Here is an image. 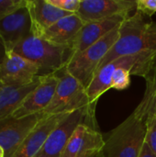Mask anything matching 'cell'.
Masks as SVG:
<instances>
[{
	"label": "cell",
	"instance_id": "obj_28",
	"mask_svg": "<svg viewBox=\"0 0 156 157\" xmlns=\"http://www.w3.org/2000/svg\"><path fill=\"white\" fill-rule=\"evenodd\" d=\"M154 75H155V76H156V65H155V67H154Z\"/></svg>",
	"mask_w": 156,
	"mask_h": 157
},
{
	"label": "cell",
	"instance_id": "obj_8",
	"mask_svg": "<svg viewBox=\"0 0 156 157\" xmlns=\"http://www.w3.org/2000/svg\"><path fill=\"white\" fill-rule=\"evenodd\" d=\"M43 112L21 117L0 120V146L5 157H12L20 144L46 117Z\"/></svg>",
	"mask_w": 156,
	"mask_h": 157
},
{
	"label": "cell",
	"instance_id": "obj_13",
	"mask_svg": "<svg viewBox=\"0 0 156 157\" xmlns=\"http://www.w3.org/2000/svg\"><path fill=\"white\" fill-rule=\"evenodd\" d=\"M30 17L25 4L0 20V41L6 51H12L17 43L30 35Z\"/></svg>",
	"mask_w": 156,
	"mask_h": 157
},
{
	"label": "cell",
	"instance_id": "obj_11",
	"mask_svg": "<svg viewBox=\"0 0 156 157\" xmlns=\"http://www.w3.org/2000/svg\"><path fill=\"white\" fill-rule=\"evenodd\" d=\"M136 11L134 0H81L77 16L85 22L99 20L113 16H131Z\"/></svg>",
	"mask_w": 156,
	"mask_h": 157
},
{
	"label": "cell",
	"instance_id": "obj_16",
	"mask_svg": "<svg viewBox=\"0 0 156 157\" xmlns=\"http://www.w3.org/2000/svg\"><path fill=\"white\" fill-rule=\"evenodd\" d=\"M69 113L47 115L20 144L12 157H34L43 146L46 139L55 127Z\"/></svg>",
	"mask_w": 156,
	"mask_h": 157
},
{
	"label": "cell",
	"instance_id": "obj_1",
	"mask_svg": "<svg viewBox=\"0 0 156 157\" xmlns=\"http://www.w3.org/2000/svg\"><path fill=\"white\" fill-rule=\"evenodd\" d=\"M156 65V52H143L120 57L98 68L87 86L93 98H99L108 89L124 90L131 85V75L147 78Z\"/></svg>",
	"mask_w": 156,
	"mask_h": 157
},
{
	"label": "cell",
	"instance_id": "obj_19",
	"mask_svg": "<svg viewBox=\"0 0 156 157\" xmlns=\"http://www.w3.org/2000/svg\"><path fill=\"white\" fill-rule=\"evenodd\" d=\"M146 89L143 98V100L146 104V108L149 113L156 114V76L154 73L145 78Z\"/></svg>",
	"mask_w": 156,
	"mask_h": 157
},
{
	"label": "cell",
	"instance_id": "obj_24",
	"mask_svg": "<svg viewBox=\"0 0 156 157\" xmlns=\"http://www.w3.org/2000/svg\"><path fill=\"white\" fill-rule=\"evenodd\" d=\"M139 157H156V155L150 148L148 144L145 142L143 144V146L142 148V151H141V154H140Z\"/></svg>",
	"mask_w": 156,
	"mask_h": 157
},
{
	"label": "cell",
	"instance_id": "obj_10",
	"mask_svg": "<svg viewBox=\"0 0 156 157\" xmlns=\"http://www.w3.org/2000/svg\"><path fill=\"white\" fill-rule=\"evenodd\" d=\"M40 74L37 64L14 51H6L0 64V86H24L36 80Z\"/></svg>",
	"mask_w": 156,
	"mask_h": 157
},
{
	"label": "cell",
	"instance_id": "obj_17",
	"mask_svg": "<svg viewBox=\"0 0 156 157\" xmlns=\"http://www.w3.org/2000/svg\"><path fill=\"white\" fill-rule=\"evenodd\" d=\"M85 25L76 13L66 16L49 28L40 38L58 46L72 49L74 40Z\"/></svg>",
	"mask_w": 156,
	"mask_h": 157
},
{
	"label": "cell",
	"instance_id": "obj_3",
	"mask_svg": "<svg viewBox=\"0 0 156 157\" xmlns=\"http://www.w3.org/2000/svg\"><path fill=\"white\" fill-rule=\"evenodd\" d=\"M143 52H156V22L146 21L145 16L135 11L120 26L118 40L103 58L98 68L120 57Z\"/></svg>",
	"mask_w": 156,
	"mask_h": 157
},
{
	"label": "cell",
	"instance_id": "obj_6",
	"mask_svg": "<svg viewBox=\"0 0 156 157\" xmlns=\"http://www.w3.org/2000/svg\"><path fill=\"white\" fill-rule=\"evenodd\" d=\"M78 109H89L96 112V108L90 103L86 87L76 78L63 71L54 97L42 112L45 115H55L72 113Z\"/></svg>",
	"mask_w": 156,
	"mask_h": 157
},
{
	"label": "cell",
	"instance_id": "obj_18",
	"mask_svg": "<svg viewBox=\"0 0 156 157\" xmlns=\"http://www.w3.org/2000/svg\"><path fill=\"white\" fill-rule=\"evenodd\" d=\"M42 75L24 86H0V120L11 117L28 96L39 86Z\"/></svg>",
	"mask_w": 156,
	"mask_h": 157
},
{
	"label": "cell",
	"instance_id": "obj_14",
	"mask_svg": "<svg viewBox=\"0 0 156 157\" xmlns=\"http://www.w3.org/2000/svg\"><path fill=\"white\" fill-rule=\"evenodd\" d=\"M128 17L130 16L118 15L85 23L73 45V54L86 50L115 29L120 28Z\"/></svg>",
	"mask_w": 156,
	"mask_h": 157
},
{
	"label": "cell",
	"instance_id": "obj_5",
	"mask_svg": "<svg viewBox=\"0 0 156 157\" xmlns=\"http://www.w3.org/2000/svg\"><path fill=\"white\" fill-rule=\"evenodd\" d=\"M120 28L115 29L86 50L73 54L63 71L76 78L85 87H87L103 58L118 40Z\"/></svg>",
	"mask_w": 156,
	"mask_h": 157
},
{
	"label": "cell",
	"instance_id": "obj_15",
	"mask_svg": "<svg viewBox=\"0 0 156 157\" xmlns=\"http://www.w3.org/2000/svg\"><path fill=\"white\" fill-rule=\"evenodd\" d=\"M26 6L31 22L30 34L39 38L57 21L74 14L54 6L47 0H26Z\"/></svg>",
	"mask_w": 156,
	"mask_h": 157
},
{
	"label": "cell",
	"instance_id": "obj_9",
	"mask_svg": "<svg viewBox=\"0 0 156 157\" xmlns=\"http://www.w3.org/2000/svg\"><path fill=\"white\" fill-rule=\"evenodd\" d=\"M105 139L97 127L82 123L76 127L61 157H96L103 152Z\"/></svg>",
	"mask_w": 156,
	"mask_h": 157
},
{
	"label": "cell",
	"instance_id": "obj_25",
	"mask_svg": "<svg viewBox=\"0 0 156 157\" xmlns=\"http://www.w3.org/2000/svg\"><path fill=\"white\" fill-rule=\"evenodd\" d=\"M5 54H6V49L4 47V45L2 44V42L0 41V64L5 57Z\"/></svg>",
	"mask_w": 156,
	"mask_h": 157
},
{
	"label": "cell",
	"instance_id": "obj_23",
	"mask_svg": "<svg viewBox=\"0 0 156 157\" xmlns=\"http://www.w3.org/2000/svg\"><path fill=\"white\" fill-rule=\"evenodd\" d=\"M136 11L151 17L156 13V0H136Z\"/></svg>",
	"mask_w": 156,
	"mask_h": 157
},
{
	"label": "cell",
	"instance_id": "obj_7",
	"mask_svg": "<svg viewBox=\"0 0 156 157\" xmlns=\"http://www.w3.org/2000/svg\"><path fill=\"white\" fill-rule=\"evenodd\" d=\"M82 123H89L97 128L96 112L78 109L67 114L50 133L43 146L34 157H61L73 132Z\"/></svg>",
	"mask_w": 156,
	"mask_h": 157
},
{
	"label": "cell",
	"instance_id": "obj_12",
	"mask_svg": "<svg viewBox=\"0 0 156 157\" xmlns=\"http://www.w3.org/2000/svg\"><path fill=\"white\" fill-rule=\"evenodd\" d=\"M59 81L58 73L42 75L39 86L28 96L11 117L21 118L42 112L51 102Z\"/></svg>",
	"mask_w": 156,
	"mask_h": 157
},
{
	"label": "cell",
	"instance_id": "obj_20",
	"mask_svg": "<svg viewBox=\"0 0 156 157\" xmlns=\"http://www.w3.org/2000/svg\"><path fill=\"white\" fill-rule=\"evenodd\" d=\"M145 142L156 155V114L154 113L148 112Z\"/></svg>",
	"mask_w": 156,
	"mask_h": 157
},
{
	"label": "cell",
	"instance_id": "obj_26",
	"mask_svg": "<svg viewBox=\"0 0 156 157\" xmlns=\"http://www.w3.org/2000/svg\"><path fill=\"white\" fill-rule=\"evenodd\" d=\"M0 157H5V152L1 146H0Z\"/></svg>",
	"mask_w": 156,
	"mask_h": 157
},
{
	"label": "cell",
	"instance_id": "obj_2",
	"mask_svg": "<svg viewBox=\"0 0 156 157\" xmlns=\"http://www.w3.org/2000/svg\"><path fill=\"white\" fill-rule=\"evenodd\" d=\"M148 110L142 99L133 112L105 139V157H139L145 143Z\"/></svg>",
	"mask_w": 156,
	"mask_h": 157
},
{
	"label": "cell",
	"instance_id": "obj_4",
	"mask_svg": "<svg viewBox=\"0 0 156 157\" xmlns=\"http://www.w3.org/2000/svg\"><path fill=\"white\" fill-rule=\"evenodd\" d=\"M12 51L37 64L40 70V75L63 72L73 55L72 49L55 45L31 34Z\"/></svg>",
	"mask_w": 156,
	"mask_h": 157
},
{
	"label": "cell",
	"instance_id": "obj_22",
	"mask_svg": "<svg viewBox=\"0 0 156 157\" xmlns=\"http://www.w3.org/2000/svg\"><path fill=\"white\" fill-rule=\"evenodd\" d=\"M50 4L53 5L54 6L69 12V13H77L81 0H47Z\"/></svg>",
	"mask_w": 156,
	"mask_h": 157
},
{
	"label": "cell",
	"instance_id": "obj_27",
	"mask_svg": "<svg viewBox=\"0 0 156 157\" xmlns=\"http://www.w3.org/2000/svg\"><path fill=\"white\" fill-rule=\"evenodd\" d=\"M96 157H105V156H104V155H103V154H102V153H101V154H100V155H97V156H96Z\"/></svg>",
	"mask_w": 156,
	"mask_h": 157
},
{
	"label": "cell",
	"instance_id": "obj_21",
	"mask_svg": "<svg viewBox=\"0 0 156 157\" xmlns=\"http://www.w3.org/2000/svg\"><path fill=\"white\" fill-rule=\"evenodd\" d=\"M26 0H0V20L25 6Z\"/></svg>",
	"mask_w": 156,
	"mask_h": 157
}]
</instances>
